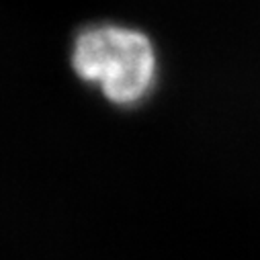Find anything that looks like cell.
Instances as JSON below:
<instances>
[{"mask_svg":"<svg viewBox=\"0 0 260 260\" xmlns=\"http://www.w3.org/2000/svg\"><path fill=\"white\" fill-rule=\"evenodd\" d=\"M72 66L115 103L142 99L156 78V49L134 27L101 23L82 29L72 47Z\"/></svg>","mask_w":260,"mask_h":260,"instance_id":"obj_1","label":"cell"}]
</instances>
